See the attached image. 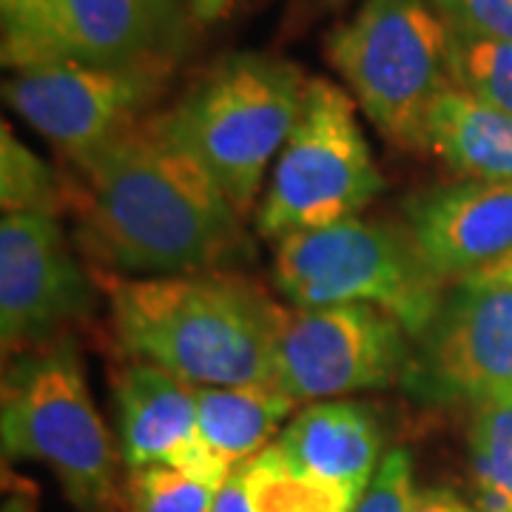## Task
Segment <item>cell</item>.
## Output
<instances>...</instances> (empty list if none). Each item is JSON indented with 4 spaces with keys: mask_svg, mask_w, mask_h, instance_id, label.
I'll use <instances>...</instances> for the list:
<instances>
[{
    "mask_svg": "<svg viewBox=\"0 0 512 512\" xmlns=\"http://www.w3.org/2000/svg\"><path fill=\"white\" fill-rule=\"evenodd\" d=\"M404 231L444 288L512 254V183L439 185L404 202Z\"/></svg>",
    "mask_w": 512,
    "mask_h": 512,
    "instance_id": "7c38bea8",
    "label": "cell"
},
{
    "mask_svg": "<svg viewBox=\"0 0 512 512\" xmlns=\"http://www.w3.org/2000/svg\"><path fill=\"white\" fill-rule=\"evenodd\" d=\"M293 404L274 384L197 387L202 439L225 464L237 467L265 450Z\"/></svg>",
    "mask_w": 512,
    "mask_h": 512,
    "instance_id": "e0dca14e",
    "label": "cell"
},
{
    "mask_svg": "<svg viewBox=\"0 0 512 512\" xmlns=\"http://www.w3.org/2000/svg\"><path fill=\"white\" fill-rule=\"evenodd\" d=\"M450 29L433 0H365L328 40V60L393 146L421 151L447 92Z\"/></svg>",
    "mask_w": 512,
    "mask_h": 512,
    "instance_id": "277c9868",
    "label": "cell"
},
{
    "mask_svg": "<svg viewBox=\"0 0 512 512\" xmlns=\"http://www.w3.org/2000/svg\"><path fill=\"white\" fill-rule=\"evenodd\" d=\"M450 29L447 69L450 83L493 109L512 114V43Z\"/></svg>",
    "mask_w": 512,
    "mask_h": 512,
    "instance_id": "ffe728a7",
    "label": "cell"
},
{
    "mask_svg": "<svg viewBox=\"0 0 512 512\" xmlns=\"http://www.w3.org/2000/svg\"><path fill=\"white\" fill-rule=\"evenodd\" d=\"M97 282L83 271L55 214L18 211L0 222L3 350L57 342L94 311Z\"/></svg>",
    "mask_w": 512,
    "mask_h": 512,
    "instance_id": "8fae6325",
    "label": "cell"
},
{
    "mask_svg": "<svg viewBox=\"0 0 512 512\" xmlns=\"http://www.w3.org/2000/svg\"><path fill=\"white\" fill-rule=\"evenodd\" d=\"M217 487L174 467H137L126 481L128 512H208Z\"/></svg>",
    "mask_w": 512,
    "mask_h": 512,
    "instance_id": "603a6c76",
    "label": "cell"
},
{
    "mask_svg": "<svg viewBox=\"0 0 512 512\" xmlns=\"http://www.w3.org/2000/svg\"><path fill=\"white\" fill-rule=\"evenodd\" d=\"M404 390L427 404H481L512 393V285L467 279L441 293L413 339Z\"/></svg>",
    "mask_w": 512,
    "mask_h": 512,
    "instance_id": "9c48e42d",
    "label": "cell"
},
{
    "mask_svg": "<svg viewBox=\"0 0 512 512\" xmlns=\"http://www.w3.org/2000/svg\"><path fill=\"white\" fill-rule=\"evenodd\" d=\"M109 512H111V510H109Z\"/></svg>",
    "mask_w": 512,
    "mask_h": 512,
    "instance_id": "d6a6232c",
    "label": "cell"
},
{
    "mask_svg": "<svg viewBox=\"0 0 512 512\" xmlns=\"http://www.w3.org/2000/svg\"><path fill=\"white\" fill-rule=\"evenodd\" d=\"M208 512H256L251 493H248V478H245V464H237L231 476L222 481V487L214 493V501Z\"/></svg>",
    "mask_w": 512,
    "mask_h": 512,
    "instance_id": "484cf974",
    "label": "cell"
},
{
    "mask_svg": "<svg viewBox=\"0 0 512 512\" xmlns=\"http://www.w3.org/2000/svg\"><path fill=\"white\" fill-rule=\"evenodd\" d=\"M3 512H37V510L32 507V501H26V498H20V495H12V498H6Z\"/></svg>",
    "mask_w": 512,
    "mask_h": 512,
    "instance_id": "4dcf8cb0",
    "label": "cell"
},
{
    "mask_svg": "<svg viewBox=\"0 0 512 512\" xmlns=\"http://www.w3.org/2000/svg\"><path fill=\"white\" fill-rule=\"evenodd\" d=\"M106 293L117 345L131 362L174 373L191 387L271 384L288 313L256 282L202 271L177 276L94 274Z\"/></svg>",
    "mask_w": 512,
    "mask_h": 512,
    "instance_id": "7a4b0ae2",
    "label": "cell"
},
{
    "mask_svg": "<svg viewBox=\"0 0 512 512\" xmlns=\"http://www.w3.org/2000/svg\"><path fill=\"white\" fill-rule=\"evenodd\" d=\"M424 151L467 180L512 183V114L450 86L430 111Z\"/></svg>",
    "mask_w": 512,
    "mask_h": 512,
    "instance_id": "2e32d148",
    "label": "cell"
},
{
    "mask_svg": "<svg viewBox=\"0 0 512 512\" xmlns=\"http://www.w3.org/2000/svg\"><path fill=\"white\" fill-rule=\"evenodd\" d=\"M0 439L9 458L46 464L77 510H111L114 447L69 336L29 350L6 373Z\"/></svg>",
    "mask_w": 512,
    "mask_h": 512,
    "instance_id": "5b68a950",
    "label": "cell"
},
{
    "mask_svg": "<svg viewBox=\"0 0 512 512\" xmlns=\"http://www.w3.org/2000/svg\"><path fill=\"white\" fill-rule=\"evenodd\" d=\"M0 202L6 214H57V208L69 205V185L60 183L52 165L35 157V151L23 146L9 126H3L0 137Z\"/></svg>",
    "mask_w": 512,
    "mask_h": 512,
    "instance_id": "7402d4cb",
    "label": "cell"
},
{
    "mask_svg": "<svg viewBox=\"0 0 512 512\" xmlns=\"http://www.w3.org/2000/svg\"><path fill=\"white\" fill-rule=\"evenodd\" d=\"M410 359L413 336L379 308H296L276 342L271 384L296 404L336 399L402 384Z\"/></svg>",
    "mask_w": 512,
    "mask_h": 512,
    "instance_id": "ba28073f",
    "label": "cell"
},
{
    "mask_svg": "<svg viewBox=\"0 0 512 512\" xmlns=\"http://www.w3.org/2000/svg\"><path fill=\"white\" fill-rule=\"evenodd\" d=\"M72 171L77 239L103 274H202L248 251L242 214L151 117Z\"/></svg>",
    "mask_w": 512,
    "mask_h": 512,
    "instance_id": "6da1fadb",
    "label": "cell"
},
{
    "mask_svg": "<svg viewBox=\"0 0 512 512\" xmlns=\"http://www.w3.org/2000/svg\"><path fill=\"white\" fill-rule=\"evenodd\" d=\"M69 0H0L3 63L26 69L60 60Z\"/></svg>",
    "mask_w": 512,
    "mask_h": 512,
    "instance_id": "44dd1931",
    "label": "cell"
},
{
    "mask_svg": "<svg viewBox=\"0 0 512 512\" xmlns=\"http://www.w3.org/2000/svg\"><path fill=\"white\" fill-rule=\"evenodd\" d=\"M447 26L512 43V0H433Z\"/></svg>",
    "mask_w": 512,
    "mask_h": 512,
    "instance_id": "d4e9b609",
    "label": "cell"
},
{
    "mask_svg": "<svg viewBox=\"0 0 512 512\" xmlns=\"http://www.w3.org/2000/svg\"><path fill=\"white\" fill-rule=\"evenodd\" d=\"M413 458L407 450L387 453L353 512H410L416 501Z\"/></svg>",
    "mask_w": 512,
    "mask_h": 512,
    "instance_id": "cb8c5ba5",
    "label": "cell"
},
{
    "mask_svg": "<svg viewBox=\"0 0 512 512\" xmlns=\"http://www.w3.org/2000/svg\"><path fill=\"white\" fill-rule=\"evenodd\" d=\"M188 6H191L194 20H200V23H214V20H220L222 15L228 12L231 0H188Z\"/></svg>",
    "mask_w": 512,
    "mask_h": 512,
    "instance_id": "83f0119b",
    "label": "cell"
},
{
    "mask_svg": "<svg viewBox=\"0 0 512 512\" xmlns=\"http://www.w3.org/2000/svg\"><path fill=\"white\" fill-rule=\"evenodd\" d=\"M274 279L296 308L370 305L399 319L416 339L447 291L407 237L404 225L336 222L276 242Z\"/></svg>",
    "mask_w": 512,
    "mask_h": 512,
    "instance_id": "8992f818",
    "label": "cell"
},
{
    "mask_svg": "<svg viewBox=\"0 0 512 512\" xmlns=\"http://www.w3.org/2000/svg\"><path fill=\"white\" fill-rule=\"evenodd\" d=\"M274 447L296 470L362 498L373 481L382 436L367 407L330 399L305 407Z\"/></svg>",
    "mask_w": 512,
    "mask_h": 512,
    "instance_id": "9a60e30c",
    "label": "cell"
},
{
    "mask_svg": "<svg viewBox=\"0 0 512 512\" xmlns=\"http://www.w3.org/2000/svg\"><path fill=\"white\" fill-rule=\"evenodd\" d=\"M470 467L481 512H512V393L473 410Z\"/></svg>",
    "mask_w": 512,
    "mask_h": 512,
    "instance_id": "d6986e66",
    "label": "cell"
},
{
    "mask_svg": "<svg viewBox=\"0 0 512 512\" xmlns=\"http://www.w3.org/2000/svg\"><path fill=\"white\" fill-rule=\"evenodd\" d=\"M410 512H481L473 504H464L458 495L450 490H424L416 495L413 510Z\"/></svg>",
    "mask_w": 512,
    "mask_h": 512,
    "instance_id": "4316f807",
    "label": "cell"
},
{
    "mask_svg": "<svg viewBox=\"0 0 512 512\" xmlns=\"http://www.w3.org/2000/svg\"><path fill=\"white\" fill-rule=\"evenodd\" d=\"M339 3H345V0H293V6H296V9H302V12H308V15L333 9V6H339Z\"/></svg>",
    "mask_w": 512,
    "mask_h": 512,
    "instance_id": "f546056e",
    "label": "cell"
},
{
    "mask_svg": "<svg viewBox=\"0 0 512 512\" xmlns=\"http://www.w3.org/2000/svg\"><path fill=\"white\" fill-rule=\"evenodd\" d=\"M114 410L120 458L137 467H174L220 490L231 476L225 464L202 439L197 416V387L163 367L131 362L114 379Z\"/></svg>",
    "mask_w": 512,
    "mask_h": 512,
    "instance_id": "4fadbf2b",
    "label": "cell"
},
{
    "mask_svg": "<svg viewBox=\"0 0 512 512\" xmlns=\"http://www.w3.org/2000/svg\"><path fill=\"white\" fill-rule=\"evenodd\" d=\"M168 3H177V6H183V0H168Z\"/></svg>",
    "mask_w": 512,
    "mask_h": 512,
    "instance_id": "1f68e13d",
    "label": "cell"
},
{
    "mask_svg": "<svg viewBox=\"0 0 512 512\" xmlns=\"http://www.w3.org/2000/svg\"><path fill=\"white\" fill-rule=\"evenodd\" d=\"M168 74L52 60L18 69L3 94L6 103L74 165L143 126L148 109L163 94Z\"/></svg>",
    "mask_w": 512,
    "mask_h": 512,
    "instance_id": "30bf717a",
    "label": "cell"
},
{
    "mask_svg": "<svg viewBox=\"0 0 512 512\" xmlns=\"http://www.w3.org/2000/svg\"><path fill=\"white\" fill-rule=\"evenodd\" d=\"M242 464L256 512H353L359 504V495L296 470L274 444Z\"/></svg>",
    "mask_w": 512,
    "mask_h": 512,
    "instance_id": "ac0fdd59",
    "label": "cell"
},
{
    "mask_svg": "<svg viewBox=\"0 0 512 512\" xmlns=\"http://www.w3.org/2000/svg\"><path fill=\"white\" fill-rule=\"evenodd\" d=\"M382 185L348 92L313 77L299 117L276 157L256 228L265 239L279 242L353 220Z\"/></svg>",
    "mask_w": 512,
    "mask_h": 512,
    "instance_id": "52a82bcc",
    "label": "cell"
},
{
    "mask_svg": "<svg viewBox=\"0 0 512 512\" xmlns=\"http://www.w3.org/2000/svg\"><path fill=\"white\" fill-rule=\"evenodd\" d=\"M185 46L183 6L168 0H69L60 60L171 72Z\"/></svg>",
    "mask_w": 512,
    "mask_h": 512,
    "instance_id": "5bb4252c",
    "label": "cell"
},
{
    "mask_svg": "<svg viewBox=\"0 0 512 512\" xmlns=\"http://www.w3.org/2000/svg\"><path fill=\"white\" fill-rule=\"evenodd\" d=\"M305 89L308 80L288 60L242 52L208 69L151 123L194 157L245 217L299 117Z\"/></svg>",
    "mask_w": 512,
    "mask_h": 512,
    "instance_id": "3957f363",
    "label": "cell"
},
{
    "mask_svg": "<svg viewBox=\"0 0 512 512\" xmlns=\"http://www.w3.org/2000/svg\"><path fill=\"white\" fill-rule=\"evenodd\" d=\"M481 282H501V285H512V254L504 256L501 262H495L493 268H487L484 274L476 276Z\"/></svg>",
    "mask_w": 512,
    "mask_h": 512,
    "instance_id": "f1b7e54d",
    "label": "cell"
}]
</instances>
